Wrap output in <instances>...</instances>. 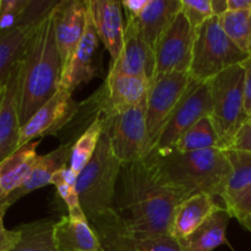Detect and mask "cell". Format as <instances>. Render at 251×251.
<instances>
[{
  "instance_id": "37",
  "label": "cell",
  "mask_w": 251,
  "mask_h": 251,
  "mask_svg": "<svg viewBox=\"0 0 251 251\" xmlns=\"http://www.w3.org/2000/svg\"><path fill=\"white\" fill-rule=\"evenodd\" d=\"M244 69V108L249 119L251 114V54L242 63Z\"/></svg>"
},
{
  "instance_id": "26",
  "label": "cell",
  "mask_w": 251,
  "mask_h": 251,
  "mask_svg": "<svg viewBox=\"0 0 251 251\" xmlns=\"http://www.w3.org/2000/svg\"><path fill=\"white\" fill-rule=\"evenodd\" d=\"M53 220L33 221L20 226L21 240L11 251H60L54 237Z\"/></svg>"
},
{
  "instance_id": "28",
  "label": "cell",
  "mask_w": 251,
  "mask_h": 251,
  "mask_svg": "<svg viewBox=\"0 0 251 251\" xmlns=\"http://www.w3.org/2000/svg\"><path fill=\"white\" fill-rule=\"evenodd\" d=\"M173 149L179 152H193L208 149H223L220 136L210 117L196 123L178 140Z\"/></svg>"
},
{
  "instance_id": "4",
  "label": "cell",
  "mask_w": 251,
  "mask_h": 251,
  "mask_svg": "<svg viewBox=\"0 0 251 251\" xmlns=\"http://www.w3.org/2000/svg\"><path fill=\"white\" fill-rule=\"evenodd\" d=\"M123 163L115 157L103 130L95 154L77 174V193L88 220L114 210L115 193Z\"/></svg>"
},
{
  "instance_id": "33",
  "label": "cell",
  "mask_w": 251,
  "mask_h": 251,
  "mask_svg": "<svg viewBox=\"0 0 251 251\" xmlns=\"http://www.w3.org/2000/svg\"><path fill=\"white\" fill-rule=\"evenodd\" d=\"M181 14L196 32V29L213 16L211 0H181Z\"/></svg>"
},
{
  "instance_id": "31",
  "label": "cell",
  "mask_w": 251,
  "mask_h": 251,
  "mask_svg": "<svg viewBox=\"0 0 251 251\" xmlns=\"http://www.w3.org/2000/svg\"><path fill=\"white\" fill-rule=\"evenodd\" d=\"M51 185L55 186L59 198L64 201L68 208V215L81 216L85 215L81 206L80 198L77 193V174L71 171L70 168L60 169L53 176Z\"/></svg>"
},
{
  "instance_id": "42",
  "label": "cell",
  "mask_w": 251,
  "mask_h": 251,
  "mask_svg": "<svg viewBox=\"0 0 251 251\" xmlns=\"http://www.w3.org/2000/svg\"><path fill=\"white\" fill-rule=\"evenodd\" d=\"M248 122H251V114H250V117H249V119H248Z\"/></svg>"
},
{
  "instance_id": "27",
  "label": "cell",
  "mask_w": 251,
  "mask_h": 251,
  "mask_svg": "<svg viewBox=\"0 0 251 251\" xmlns=\"http://www.w3.org/2000/svg\"><path fill=\"white\" fill-rule=\"evenodd\" d=\"M103 134V119L100 112H97L95 119L86 127L85 131L75 140L71 151L69 168L76 174L80 173L86 164L91 161L97 150L98 142Z\"/></svg>"
},
{
  "instance_id": "9",
  "label": "cell",
  "mask_w": 251,
  "mask_h": 251,
  "mask_svg": "<svg viewBox=\"0 0 251 251\" xmlns=\"http://www.w3.org/2000/svg\"><path fill=\"white\" fill-rule=\"evenodd\" d=\"M191 81L189 73H168L156 76L151 82L146 98V123L152 150Z\"/></svg>"
},
{
  "instance_id": "40",
  "label": "cell",
  "mask_w": 251,
  "mask_h": 251,
  "mask_svg": "<svg viewBox=\"0 0 251 251\" xmlns=\"http://www.w3.org/2000/svg\"><path fill=\"white\" fill-rule=\"evenodd\" d=\"M251 9V0H228V11H243Z\"/></svg>"
},
{
  "instance_id": "8",
  "label": "cell",
  "mask_w": 251,
  "mask_h": 251,
  "mask_svg": "<svg viewBox=\"0 0 251 251\" xmlns=\"http://www.w3.org/2000/svg\"><path fill=\"white\" fill-rule=\"evenodd\" d=\"M211 113L212 97L210 82L193 80L167 124L164 125L153 150L166 151L173 149L174 145L189 129L203 118L210 117Z\"/></svg>"
},
{
  "instance_id": "29",
  "label": "cell",
  "mask_w": 251,
  "mask_h": 251,
  "mask_svg": "<svg viewBox=\"0 0 251 251\" xmlns=\"http://www.w3.org/2000/svg\"><path fill=\"white\" fill-rule=\"evenodd\" d=\"M221 27L242 51L251 54V9L227 11L218 17Z\"/></svg>"
},
{
  "instance_id": "5",
  "label": "cell",
  "mask_w": 251,
  "mask_h": 251,
  "mask_svg": "<svg viewBox=\"0 0 251 251\" xmlns=\"http://www.w3.org/2000/svg\"><path fill=\"white\" fill-rule=\"evenodd\" d=\"M248 56L226 34L218 17L212 16L196 29L189 74L193 80L208 82L222 71L242 64Z\"/></svg>"
},
{
  "instance_id": "1",
  "label": "cell",
  "mask_w": 251,
  "mask_h": 251,
  "mask_svg": "<svg viewBox=\"0 0 251 251\" xmlns=\"http://www.w3.org/2000/svg\"><path fill=\"white\" fill-rule=\"evenodd\" d=\"M190 195L162 180L146 159L124 163L117 184L114 213L134 234L171 237L174 211Z\"/></svg>"
},
{
  "instance_id": "16",
  "label": "cell",
  "mask_w": 251,
  "mask_h": 251,
  "mask_svg": "<svg viewBox=\"0 0 251 251\" xmlns=\"http://www.w3.org/2000/svg\"><path fill=\"white\" fill-rule=\"evenodd\" d=\"M108 74L141 76L150 82L156 77L154 50L139 36L131 22L125 21L123 49L115 63L110 65Z\"/></svg>"
},
{
  "instance_id": "18",
  "label": "cell",
  "mask_w": 251,
  "mask_h": 251,
  "mask_svg": "<svg viewBox=\"0 0 251 251\" xmlns=\"http://www.w3.org/2000/svg\"><path fill=\"white\" fill-rule=\"evenodd\" d=\"M88 11L98 38L109 53L110 65H113L124 44L125 22L122 2L114 0H88Z\"/></svg>"
},
{
  "instance_id": "10",
  "label": "cell",
  "mask_w": 251,
  "mask_h": 251,
  "mask_svg": "<svg viewBox=\"0 0 251 251\" xmlns=\"http://www.w3.org/2000/svg\"><path fill=\"white\" fill-rule=\"evenodd\" d=\"M90 221L104 251H181L172 237H147L129 232L114 210Z\"/></svg>"
},
{
  "instance_id": "24",
  "label": "cell",
  "mask_w": 251,
  "mask_h": 251,
  "mask_svg": "<svg viewBox=\"0 0 251 251\" xmlns=\"http://www.w3.org/2000/svg\"><path fill=\"white\" fill-rule=\"evenodd\" d=\"M39 140L20 147L11 156L0 162V201L14 193L28 176L34 162L38 158L37 146Z\"/></svg>"
},
{
  "instance_id": "30",
  "label": "cell",
  "mask_w": 251,
  "mask_h": 251,
  "mask_svg": "<svg viewBox=\"0 0 251 251\" xmlns=\"http://www.w3.org/2000/svg\"><path fill=\"white\" fill-rule=\"evenodd\" d=\"M229 163L232 166V174L228 180L225 193L221 200L232 198L251 186V153L250 152L226 150Z\"/></svg>"
},
{
  "instance_id": "13",
  "label": "cell",
  "mask_w": 251,
  "mask_h": 251,
  "mask_svg": "<svg viewBox=\"0 0 251 251\" xmlns=\"http://www.w3.org/2000/svg\"><path fill=\"white\" fill-rule=\"evenodd\" d=\"M150 82L141 76L108 74L100 90L96 93V107L102 118L126 112L144 102L149 93Z\"/></svg>"
},
{
  "instance_id": "41",
  "label": "cell",
  "mask_w": 251,
  "mask_h": 251,
  "mask_svg": "<svg viewBox=\"0 0 251 251\" xmlns=\"http://www.w3.org/2000/svg\"><path fill=\"white\" fill-rule=\"evenodd\" d=\"M2 90H4V86H2L1 91H0V102H1V96H2Z\"/></svg>"
},
{
  "instance_id": "35",
  "label": "cell",
  "mask_w": 251,
  "mask_h": 251,
  "mask_svg": "<svg viewBox=\"0 0 251 251\" xmlns=\"http://www.w3.org/2000/svg\"><path fill=\"white\" fill-rule=\"evenodd\" d=\"M7 210L9 207L0 201V251H11L21 240V230L19 227L12 230L5 228L4 216Z\"/></svg>"
},
{
  "instance_id": "14",
  "label": "cell",
  "mask_w": 251,
  "mask_h": 251,
  "mask_svg": "<svg viewBox=\"0 0 251 251\" xmlns=\"http://www.w3.org/2000/svg\"><path fill=\"white\" fill-rule=\"evenodd\" d=\"M51 17L54 38L64 68L85 33L88 19V0L58 1Z\"/></svg>"
},
{
  "instance_id": "39",
  "label": "cell",
  "mask_w": 251,
  "mask_h": 251,
  "mask_svg": "<svg viewBox=\"0 0 251 251\" xmlns=\"http://www.w3.org/2000/svg\"><path fill=\"white\" fill-rule=\"evenodd\" d=\"M211 10L213 16L221 17L228 11V0H211Z\"/></svg>"
},
{
  "instance_id": "6",
  "label": "cell",
  "mask_w": 251,
  "mask_h": 251,
  "mask_svg": "<svg viewBox=\"0 0 251 251\" xmlns=\"http://www.w3.org/2000/svg\"><path fill=\"white\" fill-rule=\"evenodd\" d=\"M208 82L212 97L210 118L226 150L248 122L244 108V69L242 64H238Z\"/></svg>"
},
{
  "instance_id": "36",
  "label": "cell",
  "mask_w": 251,
  "mask_h": 251,
  "mask_svg": "<svg viewBox=\"0 0 251 251\" xmlns=\"http://www.w3.org/2000/svg\"><path fill=\"white\" fill-rule=\"evenodd\" d=\"M226 150H237L251 153V122H247L240 127L232 144Z\"/></svg>"
},
{
  "instance_id": "17",
  "label": "cell",
  "mask_w": 251,
  "mask_h": 251,
  "mask_svg": "<svg viewBox=\"0 0 251 251\" xmlns=\"http://www.w3.org/2000/svg\"><path fill=\"white\" fill-rule=\"evenodd\" d=\"M98 43H100V38H98L97 32H96L92 20H91L90 11H88L85 33L73 55L64 66L59 90L73 93L76 88L80 87L83 83L90 82L95 77V58L98 50Z\"/></svg>"
},
{
  "instance_id": "43",
  "label": "cell",
  "mask_w": 251,
  "mask_h": 251,
  "mask_svg": "<svg viewBox=\"0 0 251 251\" xmlns=\"http://www.w3.org/2000/svg\"><path fill=\"white\" fill-rule=\"evenodd\" d=\"M1 88H2V87H0V91H1Z\"/></svg>"
},
{
  "instance_id": "12",
  "label": "cell",
  "mask_w": 251,
  "mask_h": 251,
  "mask_svg": "<svg viewBox=\"0 0 251 251\" xmlns=\"http://www.w3.org/2000/svg\"><path fill=\"white\" fill-rule=\"evenodd\" d=\"M194 41L195 31L180 11L154 48L156 76L168 73H189L193 60Z\"/></svg>"
},
{
  "instance_id": "15",
  "label": "cell",
  "mask_w": 251,
  "mask_h": 251,
  "mask_svg": "<svg viewBox=\"0 0 251 251\" xmlns=\"http://www.w3.org/2000/svg\"><path fill=\"white\" fill-rule=\"evenodd\" d=\"M21 60L12 68L6 78L0 102V162L11 156L19 147L20 91H21Z\"/></svg>"
},
{
  "instance_id": "2",
  "label": "cell",
  "mask_w": 251,
  "mask_h": 251,
  "mask_svg": "<svg viewBox=\"0 0 251 251\" xmlns=\"http://www.w3.org/2000/svg\"><path fill=\"white\" fill-rule=\"evenodd\" d=\"M145 159L166 183L190 194L205 193L213 198L221 199L232 174L225 149L193 152L152 150Z\"/></svg>"
},
{
  "instance_id": "20",
  "label": "cell",
  "mask_w": 251,
  "mask_h": 251,
  "mask_svg": "<svg viewBox=\"0 0 251 251\" xmlns=\"http://www.w3.org/2000/svg\"><path fill=\"white\" fill-rule=\"evenodd\" d=\"M181 11V0H149L141 14L131 22L139 36L154 50L157 42Z\"/></svg>"
},
{
  "instance_id": "44",
  "label": "cell",
  "mask_w": 251,
  "mask_h": 251,
  "mask_svg": "<svg viewBox=\"0 0 251 251\" xmlns=\"http://www.w3.org/2000/svg\"><path fill=\"white\" fill-rule=\"evenodd\" d=\"M103 251H104V250H103Z\"/></svg>"
},
{
  "instance_id": "32",
  "label": "cell",
  "mask_w": 251,
  "mask_h": 251,
  "mask_svg": "<svg viewBox=\"0 0 251 251\" xmlns=\"http://www.w3.org/2000/svg\"><path fill=\"white\" fill-rule=\"evenodd\" d=\"M222 202L230 217L251 232V186L232 198L225 199Z\"/></svg>"
},
{
  "instance_id": "21",
  "label": "cell",
  "mask_w": 251,
  "mask_h": 251,
  "mask_svg": "<svg viewBox=\"0 0 251 251\" xmlns=\"http://www.w3.org/2000/svg\"><path fill=\"white\" fill-rule=\"evenodd\" d=\"M216 198L205 193H196L181 201L172 220L171 237L176 240L186 238L195 232L215 211L221 207Z\"/></svg>"
},
{
  "instance_id": "22",
  "label": "cell",
  "mask_w": 251,
  "mask_h": 251,
  "mask_svg": "<svg viewBox=\"0 0 251 251\" xmlns=\"http://www.w3.org/2000/svg\"><path fill=\"white\" fill-rule=\"evenodd\" d=\"M54 237L60 251H103L102 243L86 215H65L56 221Z\"/></svg>"
},
{
  "instance_id": "34",
  "label": "cell",
  "mask_w": 251,
  "mask_h": 251,
  "mask_svg": "<svg viewBox=\"0 0 251 251\" xmlns=\"http://www.w3.org/2000/svg\"><path fill=\"white\" fill-rule=\"evenodd\" d=\"M28 0H0V34L20 26Z\"/></svg>"
},
{
  "instance_id": "25",
  "label": "cell",
  "mask_w": 251,
  "mask_h": 251,
  "mask_svg": "<svg viewBox=\"0 0 251 251\" xmlns=\"http://www.w3.org/2000/svg\"><path fill=\"white\" fill-rule=\"evenodd\" d=\"M42 21L19 26L0 34V87L4 86L12 68L24 58L29 41Z\"/></svg>"
},
{
  "instance_id": "23",
  "label": "cell",
  "mask_w": 251,
  "mask_h": 251,
  "mask_svg": "<svg viewBox=\"0 0 251 251\" xmlns=\"http://www.w3.org/2000/svg\"><path fill=\"white\" fill-rule=\"evenodd\" d=\"M230 215L225 206L212 213L195 232L176 240L181 251H213L226 243Z\"/></svg>"
},
{
  "instance_id": "38",
  "label": "cell",
  "mask_w": 251,
  "mask_h": 251,
  "mask_svg": "<svg viewBox=\"0 0 251 251\" xmlns=\"http://www.w3.org/2000/svg\"><path fill=\"white\" fill-rule=\"evenodd\" d=\"M149 0H124L122 1V7L125 11V19L132 20L136 19L145 6L147 5Z\"/></svg>"
},
{
  "instance_id": "3",
  "label": "cell",
  "mask_w": 251,
  "mask_h": 251,
  "mask_svg": "<svg viewBox=\"0 0 251 251\" xmlns=\"http://www.w3.org/2000/svg\"><path fill=\"white\" fill-rule=\"evenodd\" d=\"M47 15L37 27L21 61V126L59 90L63 61L54 38L53 17Z\"/></svg>"
},
{
  "instance_id": "11",
  "label": "cell",
  "mask_w": 251,
  "mask_h": 251,
  "mask_svg": "<svg viewBox=\"0 0 251 251\" xmlns=\"http://www.w3.org/2000/svg\"><path fill=\"white\" fill-rule=\"evenodd\" d=\"M81 105L82 103L74 100L73 93L58 90L48 102L44 103L22 125L17 147L20 149L29 142L36 141L38 137L42 139L48 135H58V132L76 117Z\"/></svg>"
},
{
  "instance_id": "7",
  "label": "cell",
  "mask_w": 251,
  "mask_h": 251,
  "mask_svg": "<svg viewBox=\"0 0 251 251\" xmlns=\"http://www.w3.org/2000/svg\"><path fill=\"white\" fill-rule=\"evenodd\" d=\"M102 119L113 152L123 164L149 156L152 147L146 123V100L126 112Z\"/></svg>"
},
{
  "instance_id": "19",
  "label": "cell",
  "mask_w": 251,
  "mask_h": 251,
  "mask_svg": "<svg viewBox=\"0 0 251 251\" xmlns=\"http://www.w3.org/2000/svg\"><path fill=\"white\" fill-rule=\"evenodd\" d=\"M74 142H75V140L66 141L49 153L38 156L24 183L14 193L10 194L5 200H2V202L10 208L15 202H17L20 199L26 196L27 194L51 184L53 176L60 169L69 166Z\"/></svg>"
}]
</instances>
